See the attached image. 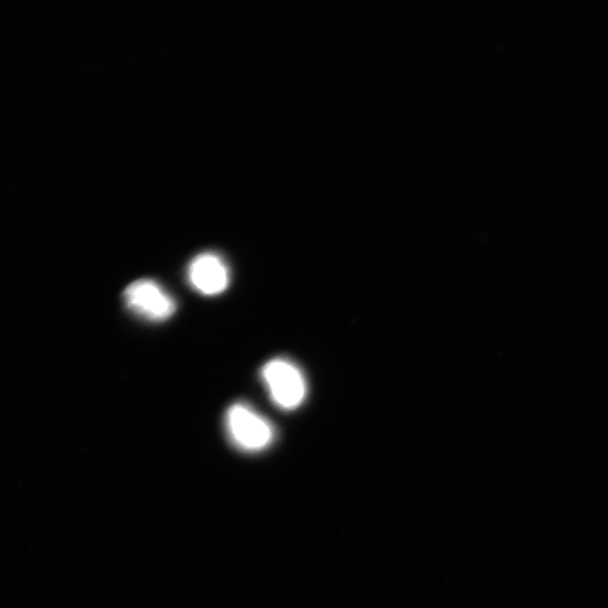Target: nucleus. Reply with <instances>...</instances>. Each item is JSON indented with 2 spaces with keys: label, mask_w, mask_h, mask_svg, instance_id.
<instances>
[{
  "label": "nucleus",
  "mask_w": 608,
  "mask_h": 608,
  "mask_svg": "<svg viewBox=\"0 0 608 608\" xmlns=\"http://www.w3.org/2000/svg\"><path fill=\"white\" fill-rule=\"evenodd\" d=\"M226 427L231 442L241 451H262L274 440L272 424L243 402L228 409Z\"/></svg>",
  "instance_id": "nucleus-1"
},
{
  "label": "nucleus",
  "mask_w": 608,
  "mask_h": 608,
  "mask_svg": "<svg viewBox=\"0 0 608 608\" xmlns=\"http://www.w3.org/2000/svg\"><path fill=\"white\" fill-rule=\"evenodd\" d=\"M268 392L277 407L298 408L307 396V383L298 366L285 359L267 362L262 369Z\"/></svg>",
  "instance_id": "nucleus-2"
},
{
  "label": "nucleus",
  "mask_w": 608,
  "mask_h": 608,
  "mask_svg": "<svg viewBox=\"0 0 608 608\" xmlns=\"http://www.w3.org/2000/svg\"><path fill=\"white\" fill-rule=\"evenodd\" d=\"M125 306L133 314L150 321H164L176 311V302L157 282L142 279L131 283L123 293Z\"/></svg>",
  "instance_id": "nucleus-3"
},
{
  "label": "nucleus",
  "mask_w": 608,
  "mask_h": 608,
  "mask_svg": "<svg viewBox=\"0 0 608 608\" xmlns=\"http://www.w3.org/2000/svg\"><path fill=\"white\" fill-rule=\"evenodd\" d=\"M187 279L196 291L214 297L227 290L230 282L229 268L221 256L203 253L191 262Z\"/></svg>",
  "instance_id": "nucleus-4"
}]
</instances>
